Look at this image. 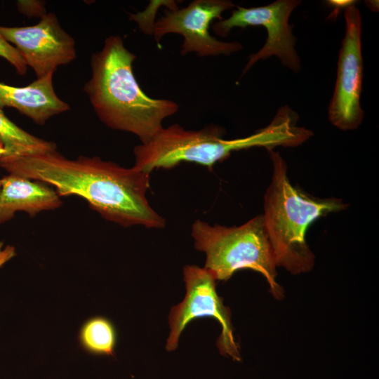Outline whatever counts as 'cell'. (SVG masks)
<instances>
[{"label":"cell","mask_w":379,"mask_h":379,"mask_svg":"<svg viewBox=\"0 0 379 379\" xmlns=\"http://www.w3.org/2000/svg\"><path fill=\"white\" fill-rule=\"evenodd\" d=\"M272 163V175L264 195L262 214L277 267L293 274L310 272L315 256L305 235L310 225L329 213L345 210L340 199L317 198L293 187L287 165L278 152L267 150Z\"/></svg>","instance_id":"obj_3"},{"label":"cell","mask_w":379,"mask_h":379,"mask_svg":"<svg viewBox=\"0 0 379 379\" xmlns=\"http://www.w3.org/2000/svg\"><path fill=\"white\" fill-rule=\"evenodd\" d=\"M15 255L14 246L10 245L4 246V242L0 241V267L13 258Z\"/></svg>","instance_id":"obj_17"},{"label":"cell","mask_w":379,"mask_h":379,"mask_svg":"<svg viewBox=\"0 0 379 379\" xmlns=\"http://www.w3.org/2000/svg\"><path fill=\"white\" fill-rule=\"evenodd\" d=\"M354 1L352 0H331L327 1L328 4L334 6L336 10L341 8H346L348 6L354 5Z\"/></svg>","instance_id":"obj_18"},{"label":"cell","mask_w":379,"mask_h":379,"mask_svg":"<svg viewBox=\"0 0 379 379\" xmlns=\"http://www.w3.org/2000/svg\"><path fill=\"white\" fill-rule=\"evenodd\" d=\"M223 128L211 125L189 131L179 124L162 128L151 140L134 147V166L149 173L155 168H172L181 162H193L209 168L232 152L254 147H270L273 136L262 128L244 138L225 140Z\"/></svg>","instance_id":"obj_5"},{"label":"cell","mask_w":379,"mask_h":379,"mask_svg":"<svg viewBox=\"0 0 379 379\" xmlns=\"http://www.w3.org/2000/svg\"><path fill=\"white\" fill-rule=\"evenodd\" d=\"M0 140L4 155L25 156L56 150L54 142L36 137L12 122L0 109Z\"/></svg>","instance_id":"obj_13"},{"label":"cell","mask_w":379,"mask_h":379,"mask_svg":"<svg viewBox=\"0 0 379 379\" xmlns=\"http://www.w3.org/2000/svg\"><path fill=\"white\" fill-rule=\"evenodd\" d=\"M230 1L194 0L182 8L165 11L154 23L152 33L157 43L167 34L183 37L180 54L194 53L199 57L230 55L242 49L238 41H222L209 32L212 22L222 20V13L235 7Z\"/></svg>","instance_id":"obj_9"},{"label":"cell","mask_w":379,"mask_h":379,"mask_svg":"<svg viewBox=\"0 0 379 379\" xmlns=\"http://www.w3.org/2000/svg\"><path fill=\"white\" fill-rule=\"evenodd\" d=\"M0 224L12 219L18 211L31 217L62 205L60 196L49 185L9 174L0 179Z\"/></svg>","instance_id":"obj_12"},{"label":"cell","mask_w":379,"mask_h":379,"mask_svg":"<svg viewBox=\"0 0 379 379\" xmlns=\"http://www.w3.org/2000/svg\"><path fill=\"white\" fill-rule=\"evenodd\" d=\"M53 74L22 87L0 82V109L13 107L39 125L44 124L55 115L69 110V105L55 93Z\"/></svg>","instance_id":"obj_11"},{"label":"cell","mask_w":379,"mask_h":379,"mask_svg":"<svg viewBox=\"0 0 379 379\" xmlns=\"http://www.w3.org/2000/svg\"><path fill=\"white\" fill-rule=\"evenodd\" d=\"M5 39L19 51L36 79L54 73L77 57L74 39L61 27L56 15L46 13L32 26H0Z\"/></svg>","instance_id":"obj_10"},{"label":"cell","mask_w":379,"mask_h":379,"mask_svg":"<svg viewBox=\"0 0 379 379\" xmlns=\"http://www.w3.org/2000/svg\"><path fill=\"white\" fill-rule=\"evenodd\" d=\"M186 295L183 300L172 307L169 317L170 333L166 349L175 350L180 335L187 325L199 317H213L217 320L222 331L217 340L221 354L230 356L240 361L241 355L236 343L231 321V311L224 305L215 289V279L204 267L186 265L183 268Z\"/></svg>","instance_id":"obj_6"},{"label":"cell","mask_w":379,"mask_h":379,"mask_svg":"<svg viewBox=\"0 0 379 379\" xmlns=\"http://www.w3.org/2000/svg\"><path fill=\"white\" fill-rule=\"evenodd\" d=\"M0 57L8 62L16 70L18 74L23 76L26 74L27 66L19 51L8 43L0 32Z\"/></svg>","instance_id":"obj_15"},{"label":"cell","mask_w":379,"mask_h":379,"mask_svg":"<svg viewBox=\"0 0 379 379\" xmlns=\"http://www.w3.org/2000/svg\"><path fill=\"white\" fill-rule=\"evenodd\" d=\"M79 340L81 346L91 354L114 356L117 332L109 319L103 317H94L82 325Z\"/></svg>","instance_id":"obj_14"},{"label":"cell","mask_w":379,"mask_h":379,"mask_svg":"<svg viewBox=\"0 0 379 379\" xmlns=\"http://www.w3.org/2000/svg\"><path fill=\"white\" fill-rule=\"evenodd\" d=\"M197 250L206 255L204 268L215 280L227 281L239 270L261 274L276 299L284 291L277 281V262L262 215L240 226L226 227L197 220L192 226Z\"/></svg>","instance_id":"obj_4"},{"label":"cell","mask_w":379,"mask_h":379,"mask_svg":"<svg viewBox=\"0 0 379 379\" xmlns=\"http://www.w3.org/2000/svg\"><path fill=\"white\" fill-rule=\"evenodd\" d=\"M345 33L339 52L335 88L328 117L330 122L343 131H352L361 124L364 112L361 107L363 58L362 21L354 5L345 10Z\"/></svg>","instance_id":"obj_8"},{"label":"cell","mask_w":379,"mask_h":379,"mask_svg":"<svg viewBox=\"0 0 379 379\" xmlns=\"http://www.w3.org/2000/svg\"><path fill=\"white\" fill-rule=\"evenodd\" d=\"M9 174L53 187L60 197L78 196L105 219L124 227L161 229L165 219L149 204V173L98 157L69 159L56 150L25 156L2 155Z\"/></svg>","instance_id":"obj_1"},{"label":"cell","mask_w":379,"mask_h":379,"mask_svg":"<svg viewBox=\"0 0 379 379\" xmlns=\"http://www.w3.org/2000/svg\"><path fill=\"white\" fill-rule=\"evenodd\" d=\"M301 4L298 0H277L267 6L244 8L237 7L230 17L218 20L213 25L214 33L226 37L234 27L262 26L267 32L263 46L251 54L242 75L258 61L275 55L281 64L291 70H300V60L295 49L296 38L292 33L293 25L288 23L290 15Z\"/></svg>","instance_id":"obj_7"},{"label":"cell","mask_w":379,"mask_h":379,"mask_svg":"<svg viewBox=\"0 0 379 379\" xmlns=\"http://www.w3.org/2000/svg\"><path fill=\"white\" fill-rule=\"evenodd\" d=\"M17 7L21 13L29 17L39 16L41 18L46 13L44 3L39 1H18Z\"/></svg>","instance_id":"obj_16"},{"label":"cell","mask_w":379,"mask_h":379,"mask_svg":"<svg viewBox=\"0 0 379 379\" xmlns=\"http://www.w3.org/2000/svg\"><path fill=\"white\" fill-rule=\"evenodd\" d=\"M6 153V150L4 146V144L0 140V157L4 155Z\"/></svg>","instance_id":"obj_19"},{"label":"cell","mask_w":379,"mask_h":379,"mask_svg":"<svg viewBox=\"0 0 379 379\" xmlns=\"http://www.w3.org/2000/svg\"><path fill=\"white\" fill-rule=\"evenodd\" d=\"M0 186H1V182H0Z\"/></svg>","instance_id":"obj_21"},{"label":"cell","mask_w":379,"mask_h":379,"mask_svg":"<svg viewBox=\"0 0 379 379\" xmlns=\"http://www.w3.org/2000/svg\"><path fill=\"white\" fill-rule=\"evenodd\" d=\"M368 2H370V3H369L370 5H371V4L373 5V1H369ZM369 8H370V9H372V8H373V6H369ZM374 8H376V4H375Z\"/></svg>","instance_id":"obj_20"},{"label":"cell","mask_w":379,"mask_h":379,"mask_svg":"<svg viewBox=\"0 0 379 379\" xmlns=\"http://www.w3.org/2000/svg\"><path fill=\"white\" fill-rule=\"evenodd\" d=\"M135 59L120 36H107L102 49L91 55V77L84 91L105 125L133 133L145 143L163 128L165 119L178 112L179 105L151 98L142 90L133 72Z\"/></svg>","instance_id":"obj_2"}]
</instances>
